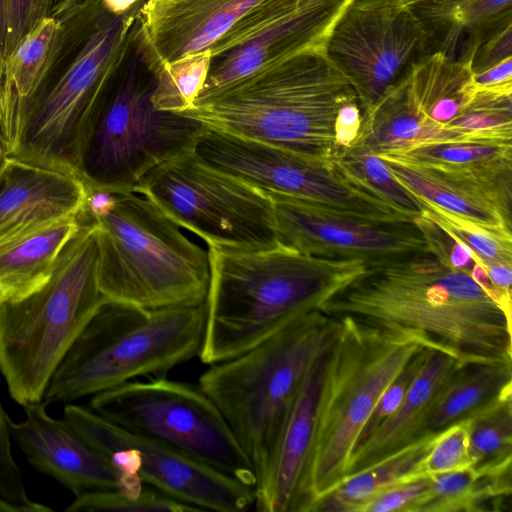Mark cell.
<instances>
[{"mask_svg":"<svg viewBox=\"0 0 512 512\" xmlns=\"http://www.w3.org/2000/svg\"><path fill=\"white\" fill-rule=\"evenodd\" d=\"M459 364H512L511 310L431 252L366 265L318 309Z\"/></svg>","mask_w":512,"mask_h":512,"instance_id":"cell-1","label":"cell"},{"mask_svg":"<svg viewBox=\"0 0 512 512\" xmlns=\"http://www.w3.org/2000/svg\"><path fill=\"white\" fill-rule=\"evenodd\" d=\"M210 282L199 359L233 358L321 304L366 270L360 260L303 254L279 244L267 250L208 246Z\"/></svg>","mask_w":512,"mask_h":512,"instance_id":"cell-2","label":"cell"},{"mask_svg":"<svg viewBox=\"0 0 512 512\" xmlns=\"http://www.w3.org/2000/svg\"><path fill=\"white\" fill-rule=\"evenodd\" d=\"M359 104L324 46L269 61L178 113L206 127L332 159L336 127Z\"/></svg>","mask_w":512,"mask_h":512,"instance_id":"cell-3","label":"cell"},{"mask_svg":"<svg viewBox=\"0 0 512 512\" xmlns=\"http://www.w3.org/2000/svg\"><path fill=\"white\" fill-rule=\"evenodd\" d=\"M86 211L97 224L98 283L106 300L142 309L205 302L208 249L150 199L133 191L89 190Z\"/></svg>","mask_w":512,"mask_h":512,"instance_id":"cell-4","label":"cell"},{"mask_svg":"<svg viewBox=\"0 0 512 512\" xmlns=\"http://www.w3.org/2000/svg\"><path fill=\"white\" fill-rule=\"evenodd\" d=\"M50 278L24 298L0 304V372L22 407L42 401L70 346L106 300L98 283L97 224L85 211Z\"/></svg>","mask_w":512,"mask_h":512,"instance_id":"cell-5","label":"cell"},{"mask_svg":"<svg viewBox=\"0 0 512 512\" xmlns=\"http://www.w3.org/2000/svg\"><path fill=\"white\" fill-rule=\"evenodd\" d=\"M205 302L142 309L105 300L53 373L43 401L69 404L139 377H164L199 355Z\"/></svg>","mask_w":512,"mask_h":512,"instance_id":"cell-6","label":"cell"},{"mask_svg":"<svg viewBox=\"0 0 512 512\" xmlns=\"http://www.w3.org/2000/svg\"><path fill=\"white\" fill-rule=\"evenodd\" d=\"M338 328L339 320L312 310L251 349L209 365L199 377L198 384L219 408L250 460L256 485L268 469L302 375Z\"/></svg>","mask_w":512,"mask_h":512,"instance_id":"cell-7","label":"cell"},{"mask_svg":"<svg viewBox=\"0 0 512 512\" xmlns=\"http://www.w3.org/2000/svg\"><path fill=\"white\" fill-rule=\"evenodd\" d=\"M337 320L295 512H309L319 497L344 478L357 438L380 396L422 347L389 340L348 318Z\"/></svg>","mask_w":512,"mask_h":512,"instance_id":"cell-8","label":"cell"},{"mask_svg":"<svg viewBox=\"0 0 512 512\" xmlns=\"http://www.w3.org/2000/svg\"><path fill=\"white\" fill-rule=\"evenodd\" d=\"M110 82L88 124L79 177L90 191H132L151 169L193 149L206 126L156 109L153 79L130 72L116 86Z\"/></svg>","mask_w":512,"mask_h":512,"instance_id":"cell-9","label":"cell"},{"mask_svg":"<svg viewBox=\"0 0 512 512\" xmlns=\"http://www.w3.org/2000/svg\"><path fill=\"white\" fill-rule=\"evenodd\" d=\"M88 407L129 432L165 444L255 488L250 460L199 384L166 376L136 379L93 395Z\"/></svg>","mask_w":512,"mask_h":512,"instance_id":"cell-10","label":"cell"},{"mask_svg":"<svg viewBox=\"0 0 512 512\" xmlns=\"http://www.w3.org/2000/svg\"><path fill=\"white\" fill-rule=\"evenodd\" d=\"M132 191L207 246L254 251L280 244L270 195L207 165L192 149L151 169Z\"/></svg>","mask_w":512,"mask_h":512,"instance_id":"cell-11","label":"cell"},{"mask_svg":"<svg viewBox=\"0 0 512 512\" xmlns=\"http://www.w3.org/2000/svg\"><path fill=\"white\" fill-rule=\"evenodd\" d=\"M136 20L135 11L113 16L89 37L63 75L41 91L8 157L79 177L88 124L125 56Z\"/></svg>","mask_w":512,"mask_h":512,"instance_id":"cell-12","label":"cell"},{"mask_svg":"<svg viewBox=\"0 0 512 512\" xmlns=\"http://www.w3.org/2000/svg\"><path fill=\"white\" fill-rule=\"evenodd\" d=\"M65 418L119 475L117 489L138 498L146 486L196 511L243 512L254 506V489L165 444L129 432L89 407L66 404Z\"/></svg>","mask_w":512,"mask_h":512,"instance_id":"cell-13","label":"cell"},{"mask_svg":"<svg viewBox=\"0 0 512 512\" xmlns=\"http://www.w3.org/2000/svg\"><path fill=\"white\" fill-rule=\"evenodd\" d=\"M207 165L262 191L390 220H412L350 181L332 159L206 127L193 146Z\"/></svg>","mask_w":512,"mask_h":512,"instance_id":"cell-14","label":"cell"},{"mask_svg":"<svg viewBox=\"0 0 512 512\" xmlns=\"http://www.w3.org/2000/svg\"><path fill=\"white\" fill-rule=\"evenodd\" d=\"M324 51L352 86L365 117L431 53L426 34L404 0H352Z\"/></svg>","mask_w":512,"mask_h":512,"instance_id":"cell-15","label":"cell"},{"mask_svg":"<svg viewBox=\"0 0 512 512\" xmlns=\"http://www.w3.org/2000/svg\"><path fill=\"white\" fill-rule=\"evenodd\" d=\"M267 193L279 243L303 254L370 265L429 251L414 220L374 218Z\"/></svg>","mask_w":512,"mask_h":512,"instance_id":"cell-16","label":"cell"},{"mask_svg":"<svg viewBox=\"0 0 512 512\" xmlns=\"http://www.w3.org/2000/svg\"><path fill=\"white\" fill-rule=\"evenodd\" d=\"M352 0H263L211 49L212 61L196 100L252 73L265 63L324 46Z\"/></svg>","mask_w":512,"mask_h":512,"instance_id":"cell-17","label":"cell"},{"mask_svg":"<svg viewBox=\"0 0 512 512\" xmlns=\"http://www.w3.org/2000/svg\"><path fill=\"white\" fill-rule=\"evenodd\" d=\"M263 0H145L138 40L150 70L210 50Z\"/></svg>","mask_w":512,"mask_h":512,"instance_id":"cell-18","label":"cell"},{"mask_svg":"<svg viewBox=\"0 0 512 512\" xmlns=\"http://www.w3.org/2000/svg\"><path fill=\"white\" fill-rule=\"evenodd\" d=\"M46 407L43 400L27 404L25 419L10 423L12 439L30 465L74 495L117 488L119 475L112 463L65 418L52 417Z\"/></svg>","mask_w":512,"mask_h":512,"instance_id":"cell-19","label":"cell"},{"mask_svg":"<svg viewBox=\"0 0 512 512\" xmlns=\"http://www.w3.org/2000/svg\"><path fill=\"white\" fill-rule=\"evenodd\" d=\"M330 344L310 362L291 398L268 469L254 489L257 511L296 510L313 440L320 384Z\"/></svg>","mask_w":512,"mask_h":512,"instance_id":"cell-20","label":"cell"},{"mask_svg":"<svg viewBox=\"0 0 512 512\" xmlns=\"http://www.w3.org/2000/svg\"><path fill=\"white\" fill-rule=\"evenodd\" d=\"M88 197L78 176L8 157L0 170V243L80 215Z\"/></svg>","mask_w":512,"mask_h":512,"instance_id":"cell-21","label":"cell"},{"mask_svg":"<svg viewBox=\"0 0 512 512\" xmlns=\"http://www.w3.org/2000/svg\"><path fill=\"white\" fill-rule=\"evenodd\" d=\"M378 156L393 177L421 203L511 232L512 181Z\"/></svg>","mask_w":512,"mask_h":512,"instance_id":"cell-22","label":"cell"},{"mask_svg":"<svg viewBox=\"0 0 512 512\" xmlns=\"http://www.w3.org/2000/svg\"><path fill=\"white\" fill-rule=\"evenodd\" d=\"M62 29L59 18L41 17L0 64V126L9 155L18 144L30 108L44 88Z\"/></svg>","mask_w":512,"mask_h":512,"instance_id":"cell-23","label":"cell"},{"mask_svg":"<svg viewBox=\"0 0 512 512\" xmlns=\"http://www.w3.org/2000/svg\"><path fill=\"white\" fill-rule=\"evenodd\" d=\"M420 22L430 52L470 65L477 46L512 23V0H404Z\"/></svg>","mask_w":512,"mask_h":512,"instance_id":"cell-24","label":"cell"},{"mask_svg":"<svg viewBox=\"0 0 512 512\" xmlns=\"http://www.w3.org/2000/svg\"><path fill=\"white\" fill-rule=\"evenodd\" d=\"M459 363L428 349L426 358L397 409L352 452L345 476L358 472L415 442L420 422L438 390Z\"/></svg>","mask_w":512,"mask_h":512,"instance_id":"cell-25","label":"cell"},{"mask_svg":"<svg viewBox=\"0 0 512 512\" xmlns=\"http://www.w3.org/2000/svg\"><path fill=\"white\" fill-rule=\"evenodd\" d=\"M81 214L0 243V304L26 297L50 278L62 249L81 226Z\"/></svg>","mask_w":512,"mask_h":512,"instance_id":"cell-26","label":"cell"},{"mask_svg":"<svg viewBox=\"0 0 512 512\" xmlns=\"http://www.w3.org/2000/svg\"><path fill=\"white\" fill-rule=\"evenodd\" d=\"M376 154L454 140H466L456 130L429 120L414 98L409 73L362 117L357 137Z\"/></svg>","mask_w":512,"mask_h":512,"instance_id":"cell-27","label":"cell"},{"mask_svg":"<svg viewBox=\"0 0 512 512\" xmlns=\"http://www.w3.org/2000/svg\"><path fill=\"white\" fill-rule=\"evenodd\" d=\"M510 389L512 364H459L430 403L416 431L415 441L436 436Z\"/></svg>","mask_w":512,"mask_h":512,"instance_id":"cell-28","label":"cell"},{"mask_svg":"<svg viewBox=\"0 0 512 512\" xmlns=\"http://www.w3.org/2000/svg\"><path fill=\"white\" fill-rule=\"evenodd\" d=\"M427 436L378 462L344 477L319 497L309 512H360L363 505L382 490L413 475L424 473L423 462L433 438Z\"/></svg>","mask_w":512,"mask_h":512,"instance_id":"cell-29","label":"cell"},{"mask_svg":"<svg viewBox=\"0 0 512 512\" xmlns=\"http://www.w3.org/2000/svg\"><path fill=\"white\" fill-rule=\"evenodd\" d=\"M411 89L420 111L446 128L476 91L474 74L467 63L432 52L409 71Z\"/></svg>","mask_w":512,"mask_h":512,"instance_id":"cell-30","label":"cell"},{"mask_svg":"<svg viewBox=\"0 0 512 512\" xmlns=\"http://www.w3.org/2000/svg\"><path fill=\"white\" fill-rule=\"evenodd\" d=\"M377 155L485 178L512 180V141L454 140Z\"/></svg>","mask_w":512,"mask_h":512,"instance_id":"cell-31","label":"cell"},{"mask_svg":"<svg viewBox=\"0 0 512 512\" xmlns=\"http://www.w3.org/2000/svg\"><path fill=\"white\" fill-rule=\"evenodd\" d=\"M464 420L473 470L489 472L511 466L512 389Z\"/></svg>","mask_w":512,"mask_h":512,"instance_id":"cell-32","label":"cell"},{"mask_svg":"<svg viewBox=\"0 0 512 512\" xmlns=\"http://www.w3.org/2000/svg\"><path fill=\"white\" fill-rule=\"evenodd\" d=\"M336 167L352 182L376 194L393 208L415 220L424 205L391 174L384 161L369 147L355 140L336 150L332 157Z\"/></svg>","mask_w":512,"mask_h":512,"instance_id":"cell-33","label":"cell"},{"mask_svg":"<svg viewBox=\"0 0 512 512\" xmlns=\"http://www.w3.org/2000/svg\"><path fill=\"white\" fill-rule=\"evenodd\" d=\"M212 63L210 50L188 55L152 70L151 100L156 109L181 113L191 109Z\"/></svg>","mask_w":512,"mask_h":512,"instance_id":"cell-34","label":"cell"},{"mask_svg":"<svg viewBox=\"0 0 512 512\" xmlns=\"http://www.w3.org/2000/svg\"><path fill=\"white\" fill-rule=\"evenodd\" d=\"M446 128L466 140L512 141V90L476 88L459 115Z\"/></svg>","mask_w":512,"mask_h":512,"instance_id":"cell-35","label":"cell"},{"mask_svg":"<svg viewBox=\"0 0 512 512\" xmlns=\"http://www.w3.org/2000/svg\"><path fill=\"white\" fill-rule=\"evenodd\" d=\"M422 215L431 219L451 238L471 252L475 263L482 266H512V233L478 224L432 204H425Z\"/></svg>","mask_w":512,"mask_h":512,"instance_id":"cell-36","label":"cell"},{"mask_svg":"<svg viewBox=\"0 0 512 512\" xmlns=\"http://www.w3.org/2000/svg\"><path fill=\"white\" fill-rule=\"evenodd\" d=\"M71 512H193L194 508L146 486L133 498L117 488L87 490L74 495L65 509Z\"/></svg>","mask_w":512,"mask_h":512,"instance_id":"cell-37","label":"cell"},{"mask_svg":"<svg viewBox=\"0 0 512 512\" xmlns=\"http://www.w3.org/2000/svg\"><path fill=\"white\" fill-rule=\"evenodd\" d=\"M471 465L468 430L465 420H462L448 426L433 438L423 462V472L432 476L462 470Z\"/></svg>","mask_w":512,"mask_h":512,"instance_id":"cell-38","label":"cell"},{"mask_svg":"<svg viewBox=\"0 0 512 512\" xmlns=\"http://www.w3.org/2000/svg\"><path fill=\"white\" fill-rule=\"evenodd\" d=\"M10 423L11 419L0 399V495L24 507L27 512L53 511L50 507L34 502L28 497L21 471L12 453Z\"/></svg>","mask_w":512,"mask_h":512,"instance_id":"cell-39","label":"cell"},{"mask_svg":"<svg viewBox=\"0 0 512 512\" xmlns=\"http://www.w3.org/2000/svg\"><path fill=\"white\" fill-rule=\"evenodd\" d=\"M427 352L428 348L420 347L384 390L372 414L359 434L353 451L359 448L378 426L397 409L421 368Z\"/></svg>","mask_w":512,"mask_h":512,"instance_id":"cell-40","label":"cell"},{"mask_svg":"<svg viewBox=\"0 0 512 512\" xmlns=\"http://www.w3.org/2000/svg\"><path fill=\"white\" fill-rule=\"evenodd\" d=\"M432 477L425 473L413 475L382 490L366 502L360 512H413L427 495Z\"/></svg>","mask_w":512,"mask_h":512,"instance_id":"cell-41","label":"cell"},{"mask_svg":"<svg viewBox=\"0 0 512 512\" xmlns=\"http://www.w3.org/2000/svg\"><path fill=\"white\" fill-rule=\"evenodd\" d=\"M512 57V23L489 35L475 49L470 68L474 75Z\"/></svg>","mask_w":512,"mask_h":512,"instance_id":"cell-42","label":"cell"},{"mask_svg":"<svg viewBox=\"0 0 512 512\" xmlns=\"http://www.w3.org/2000/svg\"><path fill=\"white\" fill-rule=\"evenodd\" d=\"M51 1L9 0V23L5 57L38 19L48 15L47 8Z\"/></svg>","mask_w":512,"mask_h":512,"instance_id":"cell-43","label":"cell"},{"mask_svg":"<svg viewBox=\"0 0 512 512\" xmlns=\"http://www.w3.org/2000/svg\"><path fill=\"white\" fill-rule=\"evenodd\" d=\"M476 86L512 90V57L474 75Z\"/></svg>","mask_w":512,"mask_h":512,"instance_id":"cell-44","label":"cell"},{"mask_svg":"<svg viewBox=\"0 0 512 512\" xmlns=\"http://www.w3.org/2000/svg\"><path fill=\"white\" fill-rule=\"evenodd\" d=\"M483 267L494 287L505 296L512 298V266L491 264Z\"/></svg>","mask_w":512,"mask_h":512,"instance_id":"cell-45","label":"cell"},{"mask_svg":"<svg viewBox=\"0 0 512 512\" xmlns=\"http://www.w3.org/2000/svg\"><path fill=\"white\" fill-rule=\"evenodd\" d=\"M9 23V0H0V64L6 55Z\"/></svg>","mask_w":512,"mask_h":512,"instance_id":"cell-46","label":"cell"},{"mask_svg":"<svg viewBox=\"0 0 512 512\" xmlns=\"http://www.w3.org/2000/svg\"><path fill=\"white\" fill-rule=\"evenodd\" d=\"M140 0H101L103 7L113 16L134 12Z\"/></svg>","mask_w":512,"mask_h":512,"instance_id":"cell-47","label":"cell"},{"mask_svg":"<svg viewBox=\"0 0 512 512\" xmlns=\"http://www.w3.org/2000/svg\"><path fill=\"white\" fill-rule=\"evenodd\" d=\"M81 1L82 0H55L51 15L60 19V16L71 13Z\"/></svg>","mask_w":512,"mask_h":512,"instance_id":"cell-48","label":"cell"},{"mask_svg":"<svg viewBox=\"0 0 512 512\" xmlns=\"http://www.w3.org/2000/svg\"><path fill=\"white\" fill-rule=\"evenodd\" d=\"M0 512H27V510L16 505L0 495Z\"/></svg>","mask_w":512,"mask_h":512,"instance_id":"cell-49","label":"cell"},{"mask_svg":"<svg viewBox=\"0 0 512 512\" xmlns=\"http://www.w3.org/2000/svg\"><path fill=\"white\" fill-rule=\"evenodd\" d=\"M8 146L0 126V170L2 169L6 159L8 158Z\"/></svg>","mask_w":512,"mask_h":512,"instance_id":"cell-50","label":"cell"}]
</instances>
